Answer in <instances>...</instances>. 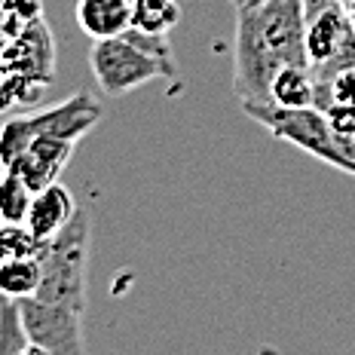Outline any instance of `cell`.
Segmentation results:
<instances>
[{
  "instance_id": "cell-1",
  "label": "cell",
  "mask_w": 355,
  "mask_h": 355,
  "mask_svg": "<svg viewBox=\"0 0 355 355\" xmlns=\"http://www.w3.org/2000/svg\"><path fill=\"white\" fill-rule=\"evenodd\" d=\"M303 0H263L236 10L233 89L242 105H270V83L285 64H309Z\"/></svg>"
},
{
  "instance_id": "cell-2",
  "label": "cell",
  "mask_w": 355,
  "mask_h": 355,
  "mask_svg": "<svg viewBox=\"0 0 355 355\" xmlns=\"http://www.w3.org/2000/svg\"><path fill=\"white\" fill-rule=\"evenodd\" d=\"M89 68L105 95H125L150 80H172L178 73L166 37L141 34L135 28H125L120 37L95 40L89 49Z\"/></svg>"
},
{
  "instance_id": "cell-3",
  "label": "cell",
  "mask_w": 355,
  "mask_h": 355,
  "mask_svg": "<svg viewBox=\"0 0 355 355\" xmlns=\"http://www.w3.org/2000/svg\"><path fill=\"white\" fill-rule=\"evenodd\" d=\"M40 291L37 300L83 313L86 309V263H89V214L77 209L73 218L37 251Z\"/></svg>"
},
{
  "instance_id": "cell-4",
  "label": "cell",
  "mask_w": 355,
  "mask_h": 355,
  "mask_svg": "<svg viewBox=\"0 0 355 355\" xmlns=\"http://www.w3.org/2000/svg\"><path fill=\"white\" fill-rule=\"evenodd\" d=\"M303 46L315 77V105L337 71L355 64V31L337 0H303Z\"/></svg>"
},
{
  "instance_id": "cell-5",
  "label": "cell",
  "mask_w": 355,
  "mask_h": 355,
  "mask_svg": "<svg viewBox=\"0 0 355 355\" xmlns=\"http://www.w3.org/2000/svg\"><path fill=\"white\" fill-rule=\"evenodd\" d=\"M242 110L254 123H261L272 138L294 144L297 150L328 162V166L346 172L343 138L334 135L322 107H276V105H242Z\"/></svg>"
},
{
  "instance_id": "cell-6",
  "label": "cell",
  "mask_w": 355,
  "mask_h": 355,
  "mask_svg": "<svg viewBox=\"0 0 355 355\" xmlns=\"http://www.w3.org/2000/svg\"><path fill=\"white\" fill-rule=\"evenodd\" d=\"M21 324L31 343L49 355H86L83 349V313L43 300H19Z\"/></svg>"
},
{
  "instance_id": "cell-7",
  "label": "cell",
  "mask_w": 355,
  "mask_h": 355,
  "mask_svg": "<svg viewBox=\"0 0 355 355\" xmlns=\"http://www.w3.org/2000/svg\"><path fill=\"white\" fill-rule=\"evenodd\" d=\"M37 135L62 138V141L77 144L80 138L101 120V105L92 98V92H77L71 98L58 101L53 107H43L28 116Z\"/></svg>"
},
{
  "instance_id": "cell-8",
  "label": "cell",
  "mask_w": 355,
  "mask_h": 355,
  "mask_svg": "<svg viewBox=\"0 0 355 355\" xmlns=\"http://www.w3.org/2000/svg\"><path fill=\"white\" fill-rule=\"evenodd\" d=\"M71 157H73L71 141L49 138V135H34V141L28 144V150L21 153L19 162L10 168V172H16L37 193V190H43V187H49V184L58 181V175L64 172V166H68Z\"/></svg>"
},
{
  "instance_id": "cell-9",
  "label": "cell",
  "mask_w": 355,
  "mask_h": 355,
  "mask_svg": "<svg viewBox=\"0 0 355 355\" xmlns=\"http://www.w3.org/2000/svg\"><path fill=\"white\" fill-rule=\"evenodd\" d=\"M77 209L80 205H77V199H73V193L64 187V184L55 181V184H49V187H43L34 193L31 209H28V218H25V227L34 233V239L49 242L73 218Z\"/></svg>"
},
{
  "instance_id": "cell-10",
  "label": "cell",
  "mask_w": 355,
  "mask_h": 355,
  "mask_svg": "<svg viewBox=\"0 0 355 355\" xmlns=\"http://www.w3.org/2000/svg\"><path fill=\"white\" fill-rule=\"evenodd\" d=\"M132 21V0H77V25L92 40L120 37Z\"/></svg>"
},
{
  "instance_id": "cell-11",
  "label": "cell",
  "mask_w": 355,
  "mask_h": 355,
  "mask_svg": "<svg viewBox=\"0 0 355 355\" xmlns=\"http://www.w3.org/2000/svg\"><path fill=\"white\" fill-rule=\"evenodd\" d=\"M270 105L276 107H315V77L309 64H285L270 83Z\"/></svg>"
},
{
  "instance_id": "cell-12",
  "label": "cell",
  "mask_w": 355,
  "mask_h": 355,
  "mask_svg": "<svg viewBox=\"0 0 355 355\" xmlns=\"http://www.w3.org/2000/svg\"><path fill=\"white\" fill-rule=\"evenodd\" d=\"M40 291V261L37 254L12 257L0 263V297L6 300H31Z\"/></svg>"
},
{
  "instance_id": "cell-13",
  "label": "cell",
  "mask_w": 355,
  "mask_h": 355,
  "mask_svg": "<svg viewBox=\"0 0 355 355\" xmlns=\"http://www.w3.org/2000/svg\"><path fill=\"white\" fill-rule=\"evenodd\" d=\"M181 19L175 0H132V21L129 28L141 34H159L166 37Z\"/></svg>"
},
{
  "instance_id": "cell-14",
  "label": "cell",
  "mask_w": 355,
  "mask_h": 355,
  "mask_svg": "<svg viewBox=\"0 0 355 355\" xmlns=\"http://www.w3.org/2000/svg\"><path fill=\"white\" fill-rule=\"evenodd\" d=\"M31 199H34V190L16 172L0 168V218L6 224H25Z\"/></svg>"
},
{
  "instance_id": "cell-15",
  "label": "cell",
  "mask_w": 355,
  "mask_h": 355,
  "mask_svg": "<svg viewBox=\"0 0 355 355\" xmlns=\"http://www.w3.org/2000/svg\"><path fill=\"white\" fill-rule=\"evenodd\" d=\"M34 125L28 116H16L0 125V168H12L19 157L28 150V144L34 141Z\"/></svg>"
},
{
  "instance_id": "cell-16",
  "label": "cell",
  "mask_w": 355,
  "mask_h": 355,
  "mask_svg": "<svg viewBox=\"0 0 355 355\" xmlns=\"http://www.w3.org/2000/svg\"><path fill=\"white\" fill-rule=\"evenodd\" d=\"M43 242L34 239V233L25 224H3L0 227V263L12 261V257L37 254Z\"/></svg>"
},
{
  "instance_id": "cell-17",
  "label": "cell",
  "mask_w": 355,
  "mask_h": 355,
  "mask_svg": "<svg viewBox=\"0 0 355 355\" xmlns=\"http://www.w3.org/2000/svg\"><path fill=\"white\" fill-rule=\"evenodd\" d=\"M331 101L355 107V64L337 71L334 77L328 80V86H324V92H322V98H319V105H315V107H328Z\"/></svg>"
},
{
  "instance_id": "cell-18",
  "label": "cell",
  "mask_w": 355,
  "mask_h": 355,
  "mask_svg": "<svg viewBox=\"0 0 355 355\" xmlns=\"http://www.w3.org/2000/svg\"><path fill=\"white\" fill-rule=\"evenodd\" d=\"M322 110H324V116H328V125L334 129V135L355 138V107L352 105H337V101H331V105Z\"/></svg>"
},
{
  "instance_id": "cell-19",
  "label": "cell",
  "mask_w": 355,
  "mask_h": 355,
  "mask_svg": "<svg viewBox=\"0 0 355 355\" xmlns=\"http://www.w3.org/2000/svg\"><path fill=\"white\" fill-rule=\"evenodd\" d=\"M343 10H346V19H349V25H352V31H355V0H349Z\"/></svg>"
},
{
  "instance_id": "cell-20",
  "label": "cell",
  "mask_w": 355,
  "mask_h": 355,
  "mask_svg": "<svg viewBox=\"0 0 355 355\" xmlns=\"http://www.w3.org/2000/svg\"><path fill=\"white\" fill-rule=\"evenodd\" d=\"M257 3H263V0H233L236 10H245V6H257Z\"/></svg>"
},
{
  "instance_id": "cell-21",
  "label": "cell",
  "mask_w": 355,
  "mask_h": 355,
  "mask_svg": "<svg viewBox=\"0 0 355 355\" xmlns=\"http://www.w3.org/2000/svg\"><path fill=\"white\" fill-rule=\"evenodd\" d=\"M3 224H6V220H3V218H0V227H3Z\"/></svg>"
}]
</instances>
